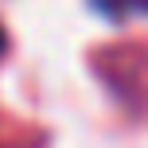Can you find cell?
Returning a JSON list of instances; mask_svg holds the SVG:
<instances>
[{
  "label": "cell",
  "mask_w": 148,
  "mask_h": 148,
  "mask_svg": "<svg viewBox=\"0 0 148 148\" xmlns=\"http://www.w3.org/2000/svg\"><path fill=\"white\" fill-rule=\"evenodd\" d=\"M97 8L109 12V16H117V12H148V0H97Z\"/></svg>",
  "instance_id": "obj_1"
},
{
  "label": "cell",
  "mask_w": 148,
  "mask_h": 148,
  "mask_svg": "<svg viewBox=\"0 0 148 148\" xmlns=\"http://www.w3.org/2000/svg\"><path fill=\"white\" fill-rule=\"evenodd\" d=\"M0 51H4V31H0Z\"/></svg>",
  "instance_id": "obj_2"
}]
</instances>
